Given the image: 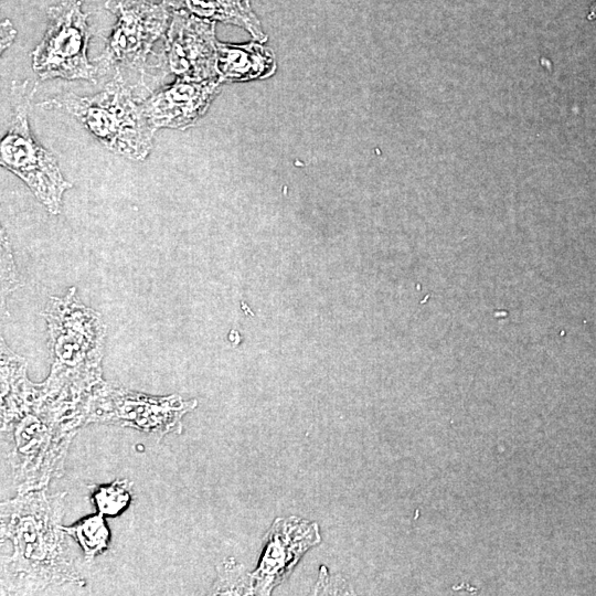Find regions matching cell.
<instances>
[{
	"label": "cell",
	"instance_id": "obj_4",
	"mask_svg": "<svg viewBox=\"0 0 596 596\" xmlns=\"http://www.w3.org/2000/svg\"><path fill=\"white\" fill-rule=\"evenodd\" d=\"M82 0H61L50 9V23L42 42L32 52L33 70L41 78L94 81L86 57L88 29Z\"/></svg>",
	"mask_w": 596,
	"mask_h": 596
},
{
	"label": "cell",
	"instance_id": "obj_15",
	"mask_svg": "<svg viewBox=\"0 0 596 596\" xmlns=\"http://www.w3.org/2000/svg\"><path fill=\"white\" fill-rule=\"evenodd\" d=\"M588 20H596V1L593 2L587 14Z\"/></svg>",
	"mask_w": 596,
	"mask_h": 596
},
{
	"label": "cell",
	"instance_id": "obj_8",
	"mask_svg": "<svg viewBox=\"0 0 596 596\" xmlns=\"http://www.w3.org/2000/svg\"><path fill=\"white\" fill-rule=\"evenodd\" d=\"M216 44L213 23L175 14L167 42L171 70L190 81L217 77Z\"/></svg>",
	"mask_w": 596,
	"mask_h": 596
},
{
	"label": "cell",
	"instance_id": "obj_12",
	"mask_svg": "<svg viewBox=\"0 0 596 596\" xmlns=\"http://www.w3.org/2000/svg\"><path fill=\"white\" fill-rule=\"evenodd\" d=\"M62 529L78 542L88 561L103 553L108 546L109 531L100 513L87 517L71 526H62Z\"/></svg>",
	"mask_w": 596,
	"mask_h": 596
},
{
	"label": "cell",
	"instance_id": "obj_11",
	"mask_svg": "<svg viewBox=\"0 0 596 596\" xmlns=\"http://www.w3.org/2000/svg\"><path fill=\"white\" fill-rule=\"evenodd\" d=\"M169 4L191 13L192 17L205 21H222L245 28L252 36L260 42L266 41L259 21L253 13L248 0H166Z\"/></svg>",
	"mask_w": 596,
	"mask_h": 596
},
{
	"label": "cell",
	"instance_id": "obj_6",
	"mask_svg": "<svg viewBox=\"0 0 596 596\" xmlns=\"http://www.w3.org/2000/svg\"><path fill=\"white\" fill-rule=\"evenodd\" d=\"M98 405L88 422L107 421L163 436L181 430L183 414L193 409L196 401L185 402L179 396L158 398L110 389Z\"/></svg>",
	"mask_w": 596,
	"mask_h": 596
},
{
	"label": "cell",
	"instance_id": "obj_13",
	"mask_svg": "<svg viewBox=\"0 0 596 596\" xmlns=\"http://www.w3.org/2000/svg\"><path fill=\"white\" fill-rule=\"evenodd\" d=\"M92 501L102 515L119 514L130 501L128 480H115L109 485L95 487L92 491Z\"/></svg>",
	"mask_w": 596,
	"mask_h": 596
},
{
	"label": "cell",
	"instance_id": "obj_1",
	"mask_svg": "<svg viewBox=\"0 0 596 596\" xmlns=\"http://www.w3.org/2000/svg\"><path fill=\"white\" fill-rule=\"evenodd\" d=\"M61 517L62 496L44 491L22 493L1 504V535L13 543L3 567L14 587L36 590L79 581L63 547Z\"/></svg>",
	"mask_w": 596,
	"mask_h": 596
},
{
	"label": "cell",
	"instance_id": "obj_14",
	"mask_svg": "<svg viewBox=\"0 0 596 596\" xmlns=\"http://www.w3.org/2000/svg\"><path fill=\"white\" fill-rule=\"evenodd\" d=\"M15 31L9 21L2 22L1 24V51L7 49L12 40L14 39Z\"/></svg>",
	"mask_w": 596,
	"mask_h": 596
},
{
	"label": "cell",
	"instance_id": "obj_9",
	"mask_svg": "<svg viewBox=\"0 0 596 596\" xmlns=\"http://www.w3.org/2000/svg\"><path fill=\"white\" fill-rule=\"evenodd\" d=\"M221 83L219 77L206 81L178 77L172 85L143 103L140 110L153 129H184L206 111Z\"/></svg>",
	"mask_w": 596,
	"mask_h": 596
},
{
	"label": "cell",
	"instance_id": "obj_3",
	"mask_svg": "<svg viewBox=\"0 0 596 596\" xmlns=\"http://www.w3.org/2000/svg\"><path fill=\"white\" fill-rule=\"evenodd\" d=\"M11 97L13 110L1 140V164L19 175L51 213L57 214L62 194L71 184L63 179L54 156L41 147L29 130L26 110L31 93L28 85L14 83Z\"/></svg>",
	"mask_w": 596,
	"mask_h": 596
},
{
	"label": "cell",
	"instance_id": "obj_10",
	"mask_svg": "<svg viewBox=\"0 0 596 596\" xmlns=\"http://www.w3.org/2000/svg\"><path fill=\"white\" fill-rule=\"evenodd\" d=\"M275 70L272 51L260 44H216V73L221 82L265 78Z\"/></svg>",
	"mask_w": 596,
	"mask_h": 596
},
{
	"label": "cell",
	"instance_id": "obj_5",
	"mask_svg": "<svg viewBox=\"0 0 596 596\" xmlns=\"http://www.w3.org/2000/svg\"><path fill=\"white\" fill-rule=\"evenodd\" d=\"M106 7L118 15V23L106 51L97 60L98 72L117 63L142 64L164 29L166 10L145 0H109Z\"/></svg>",
	"mask_w": 596,
	"mask_h": 596
},
{
	"label": "cell",
	"instance_id": "obj_7",
	"mask_svg": "<svg viewBox=\"0 0 596 596\" xmlns=\"http://www.w3.org/2000/svg\"><path fill=\"white\" fill-rule=\"evenodd\" d=\"M257 570L249 574L248 590L268 594L295 566L305 551L320 541L316 523L290 518L274 523Z\"/></svg>",
	"mask_w": 596,
	"mask_h": 596
},
{
	"label": "cell",
	"instance_id": "obj_2",
	"mask_svg": "<svg viewBox=\"0 0 596 596\" xmlns=\"http://www.w3.org/2000/svg\"><path fill=\"white\" fill-rule=\"evenodd\" d=\"M77 117L107 148L127 158L141 160L152 147L153 128L143 117L129 89L115 77L92 97L72 94L47 102Z\"/></svg>",
	"mask_w": 596,
	"mask_h": 596
}]
</instances>
